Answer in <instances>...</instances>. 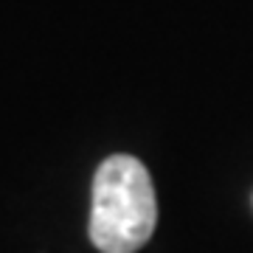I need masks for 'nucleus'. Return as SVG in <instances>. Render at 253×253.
Returning <instances> with one entry per match:
<instances>
[{"label":"nucleus","mask_w":253,"mask_h":253,"mask_svg":"<svg viewBox=\"0 0 253 253\" xmlns=\"http://www.w3.org/2000/svg\"><path fill=\"white\" fill-rule=\"evenodd\" d=\"M158 225V200L146 166L132 155H110L93 177L90 239L101 253L141 251Z\"/></svg>","instance_id":"obj_1"}]
</instances>
